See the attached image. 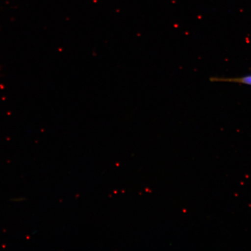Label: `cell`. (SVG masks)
Returning <instances> with one entry per match:
<instances>
[{"instance_id": "2", "label": "cell", "mask_w": 251, "mask_h": 251, "mask_svg": "<svg viewBox=\"0 0 251 251\" xmlns=\"http://www.w3.org/2000/svg\"><path fill=\"white\" fill-rule=\"evenodd\" d=\"M24 198H16V199H14L12 200L14 202H21L24 201Z\"/></svg>"}, {"instance_id": "1", "label": "cell", "mask_w": 251, "mask_h": 251, "mask_svg": "<svg viewBox=\"0 0 251 251\" xmlns=\"http://www.w3.org/2000/svg\"><path fill=\"white\" fill-rule=\"evenodd\" d=\"M212 82L233 83L251 86V75L238 77H213L209 78Z\"/></svg>"}]
</instances>
